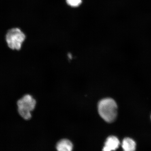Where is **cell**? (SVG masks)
I'll return each mask as SVG.
<instances>
[{"mask_svg":"<svg viewBox=\"0 0 151 151\" xmlns=\"http://www.w3.org/2000/svg\"><path fill=\"white\" fill-rule=\"evenodd\" d=\"M98 111L100 116L104 120L112 122L116 119L117 115V105L113 99L106 98L99 102Z\"/></svg>","mask_w":151,"mask_h":151,"instance_id":"obj_1","label":"cell"},{"mask_svg":"<svg viewBox=\"0 0 151 151\" xmlns=\"http://www.w3.org/2000/svg\"><path fill=\"white\" fill-rule=\"evenodd\" d=\"M25 38V34L18 28L9 29L5 35L7 46L11 50H19Z\"/></svg>","mask_w":151,"mask_h":151,"instance_id":"obj_2","label":"cell"},{"mask_svg":"<svg viewBox=\"0 0 151 151\" xmlns=\"http://www.w3.org/2000/svg\"><path fill=\"white\" fill-rule=\"evenodd\" d=\"M36 103V101L32 96L28 94L24 95L17 102L19 114L24 120L30 119L31 112L35 109Z\"/></svg>","mask_w":151,"mask_h":151,"instance_id":"obj_3","label":"cell"},{"mask_svg":"<svg viewBox=\"0 0 151 151\" xmlns=\"http://www.w3.org/2000/svg\"><path fill=\"white\" fill-rule=\"evenodd\" d=\"M120 144V141L116 137L110 136L107 138L103 151H112L117 149Z\"/></svg>","mask_w":151,"mask_h":151,"instance_id":"obj_4","label":"cell"},{"mask_svg":"<svg viewBox=\"0 0 151 151\" xmlns=\"http://www.w3.org/2000/svg\"><path fill=\"white\" fill-rule=\"evenodd\" d=\"M56 149L58 151H72L73 145L69 139H63L57 143Z\"/></svg>","mask_w":151,"mask_h":151,"instance_id":"obj_5","label":"cell"},{"mask_svg":"<svg viewBox=\"0 0 151 151\" xmlns=\"http://www.w3.org/2000/svg\"><path fill=\"white\" fill-rule=\"evenodd\" d=\"M122 147L124 151H135L136 144L133 139L126 138L122 141Z\"/></svg>","mask_w":151,"mask_h":151,"instance_id":"obj_6","label":"cell"},{"mask_svg":"<svg viewBox=\"0 0 151 151\" xmlns=\"http://www.w3.org/2000/svg\"><path fill=\"white\" fill-rule=\"evenodd\" d=\"M67 4L73 7H77L82 3V0H66Z\"/></svg>","mask_w":151,"mask_h":151,"instance_id":"obj_7","label":"cell"}]
</instances>
